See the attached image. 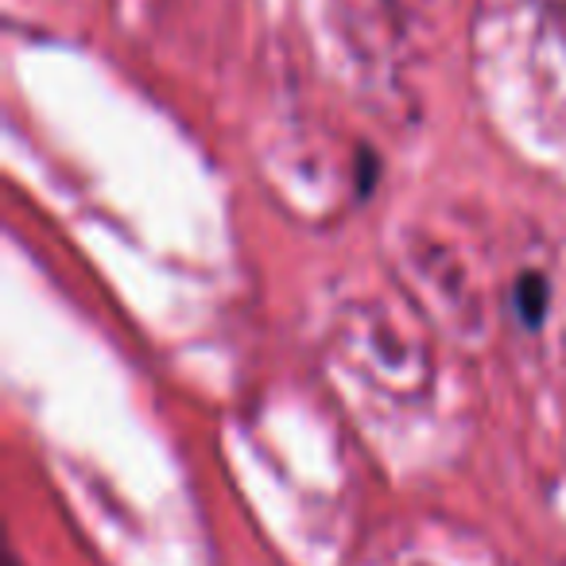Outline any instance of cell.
Listing matches in <instances>:
<instances>
[{"instance_id": "1", "label": "cell", "mask_w": 566, "mask_h": 566, "mask_svg": "<svg viewBox=\"0 0 566 566\" xmlns=\"http://www.w3.org/2000/svg\"><path fill=\"white\" fill-rule=\"evenodd\" d=\"M547 300H551V287L539 272H527L516 280V315L524 318L527 326H539L543 315H547Z\"/></svg>"}, {"instance_id": "2", "label": "cell", "mask_w": 566, "mask_h": 566, "mask_svg": "<svg viewBox=\"0 0 566 566\" xmlns=\"http://www.w3.org/2000/svg\"><path fill=\"white\" fill-rule=\"evenodd\" d=\"M361 195H369L373 187H377V156H369V151H361Z\"/></svg>"}]
</instances>
